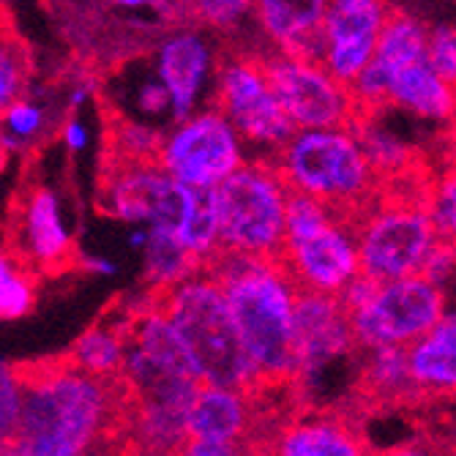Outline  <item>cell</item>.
Masks as SVG:
<instances>
[{"label":"cell","mask_w":456,"mask_h":456,"mask_svg":"<svg viewBox=\"0 0 456 456\" xmlns=\"http://www.w3.org/2000/svg\"><path fill=\"white\" fill-rule=\"evenodd\" d=\"M353 126H355V132H358V137H361L371 164H375V170L380 175L383 173H391V175L394 173H404L410 167V151L404 148V142L396 134H391L388 129L378 126V123H369V120L361 123L358 115L353 120Z\"/></svg>","instance_id":"cell-27"},{"label":"cell","mask_w":456,"mask_h":456,"mask_svg":"<svg viewBox=\"0 0 456 456\" xmlns=\"http://www.w3.org/2000/svg\"><path fill=\"white\" fill-rule=\"evenodd\" d=\"M4 123H6V134H4V151L9 153L12 148H22L25 142H33L41 129H45V110L28 99H17L4 107Z\"/></svg>","instance_id":"cell-29"},{"label":"cell","mask_w":456,"mask_h":456,"mask_svg":"<svg viewBox=\"0 0 456 456\" xmlns=\"http://www.w3.org/2000/svg\"><path fill=\"white\" fill-rule=\"evenodd\" d=\"M427 50H429V28L412 14L391 12L380 33L375 58H371V63L350 86L358 102V110L371 112V110L388 107V77L407 63L424 61Z\"/></svg>","instance_id":"cell-17"},{"label":"cell","mask_w":456,"mask_h":456,"mask_svg":"<svg viewBox=\"0 0 456 456\" xmlns=\"http://www.w3.org/2000/svg\"><path fill=\"white\" fill-rule=\"evenodd\" d=\"M427 58L440 77H445L451 86H456V28L453 25L429 28Z\"/></svg>","instance_id":"cell-33"},{"label":"cell","mask_w":456,"mask_h":456,"mask_svg":"<svg viewBox=\"0 0 456 456\" xmlns=\"http://www.w3.org/2000/svg\"><path fill=\"white\" fill-rule=\"evenodd\" d=\"M181 453H189V456H232V453H243V448L230 445V443H216V440H189Z\"/></svg>","instance_id":"cell-37"},{"label":"cell","mask_w":456,"mask_h":456,"mask_svg":"<svg viewBox=\"0 0 456 456\" xmlns=\"http://www.w3.org/2000/svg\"><path fill=\"white\" fill-rule=\"evenodd\" d=\"M159 304L178 328L205 386L260 388L257 369L246 353L230 298L208 268L197 271L167 293H159Z\"/></svg>","instance_id":"cell-4"},{"label":"cell","mask_w":456,"mask_h":456,"mask_svg":"<svg viewBox=\"0 0 456 456\" xmlns=\"http://www.w3.org/2000/svg\"><path fill=\"white\" fill-rule=\"evenodd\" d=\"M153 71L170 91L173 123H178L202 110L205 91L216 86L219 61L200 30H178L159 45Z\"/></svg>","instance_id":"cell-15"},{"label":"cell","mask_w":456,"mask_h":456,"mask_svg":"<svg viewBox=\"0 0 456 456\" xmlns=\"http://www.w3.org/2000/svg\"><path fill=\"white\" fill-rule=\"evenodd\" d=\"M443 287L424 273L380 281L371 298L350 312L361 350L410 347L445 317Z\"/></svg>","instance_id":"cell-11"},{"label":"cell","mask_w":456,"mask_h":456,"mask_svg":"<svg viewBox=\"0 0 456 456\" xmlns=\"http://www.w3.org/2000/svg\"><path fill=\"white\" fill-rule=\"evenodd\" d=\"M296 345H298V371L296 383H314L330 366L347 358L355 347V330L350 312L339 296L304 289L296 304Z\"/></svg>","instance_id":"cell-13"},{"label":"cell","mask_w":456,"mask_h":456,"mask_svg":"<svg viewBox=\"0 0 456 456\" xmlns=\"http://www.w3.org/2000/svg\"><path fill=\"white\" fill-rule=\"evenodd\" d=\"M61 140H63V145H66L71 153H79V151H86V148H88L91 134H88V126H86V123H82L79 118H71V120L63 123Z\"/></svg>","instance_id":"cell-38"},{"label":"cell","mask_w":456,"mask_h":456,"mask_svg":"<svg viewBox=\"0 0 456 456\" xmlns=\"http://www.w3.org/2000/svg\"><path fill=\"white\" fill-rule=\"evenodd\" d=\"M151 4L153 0H115V6H120V9H145Z\"/></svg>","instance_id":"cell-43"},{"label":"cell","mask_w":456,"mask_h":456,"mask_svg":"<svg viewBox=\"0 0 456 456\" xmlns=\"http://www.w3.org/2000/svg\"><path fill=\"white\" fill-rule=\"evenodd\" d=\"M445 161L456 170V118L448 123V140H445Z\"/></svg>","instance_id":"cell-40"},{"label":"cell","mask_w":456,"mask_h":456,"mask_svg":"<svg viewBox=\"0 0 456 456\" xmlns=\"http://www.w3.org/2000/svg\"><path fill=\"white\" fill-rule=\"evenodd\" d=\"M281 263L298 287L339 296L361 273L355 216L306 191L289 189Z\"/></svg>","instance_id":"cell-6"},{"label":"cell","mask_w":456,"mask_h":456,"mask_svg":"<svg viewBox=\"0 0 456 456\" xmlns=\"http://www.w3.org/2000/svg\"><path fill=\"white\" fill-rule=\"evenodd\" d=\"M36 306V281L30 268L12 252L4 255L0 263V317L6 322L22 320Z\"/></svg>","instance_id":"cell-26"},{"label":"cell","mask_w":456,"mask_h":456,"mask_svg":"<svg viewBox=\"0 0 456 456\" xmlns=\"http://www.w3.org/2000/svg\"><path fill=\"white\" fill-rule=\"evenodd\" d=\"M164 134L151 129L148 123H123L120 132L115 134L118 142V159H132V161H148L159 156Z\"/></svg>","instance_id":"cell-32"},{"label":"cell","mask_w":456,"mask_h":456,"mask_svg":"<svg viewBox=\"0 0 456 456\" xmlns=\"http://www.w3.org/2000/svg\"><path fill=\"white\" fill-rule=\"evenodd\" d=\"M412 378L424 394H456V312L445 314L429 334L407 347Z\"/></svg>","instance_id":"cell-21"},{"label":"cell","mask_w":456,"mask_h":456,"mask_svg":"<svg viewBox=\"0 0 456 456\" xmlns=\"http://www.w3.org/2000/svg\"><path fill=\"white\" fill-rule=\"evenodd\" d=\"M4 74H0V104H12L22 96L25 86V66H22V53L14 50L12 45L4 47V63H0Z\"/></svg>","instance_id":"cell-35"},{"label":"cell","mask_w":456,"mask_h":456,"mask_svg":"<svg viewBox=\"0 0 456 456\" xmlns=\"http://www.w3.org/2000/svg\"><path fill=\"white\" fill-rule=\"evenodd\" d=\"M214 104L232 120L246 148L257 159H276L298 129L279 104L260 58L224 55L219 61Z\"/></svg>","instance_id":"cell-9"},{"label":"cell","mask_w":456,"mask_h":456,"mask_svg":"<svg viewBox=\"0 0 456 456\" xmlns=\"http://www.w3.org/2000/svg\"><path fill=\"white\" fill-rule=\"evenodd\" d=\"M129 325H132V312H123L118 320L102 317L71 345L66 358L74 366L91 371V375L118 378L123 369V358H126Z\"/></svg>","instance_id":"cell-23"},{"label":"cell","mask_w":456,"mask_h":456,"mask_svg":"<svg viewBox=\"0 0 456 456\" xmlns=\"http://www.w3.org/2000/svg\"><path fill=\"white\" fill-rule=\"evenodd\" d=\"M99 211L126 224L175 232L205 268L222 252L214 189L173 178L156 159H115L102 178Z\"/></svg>","instance_id":"cell-3"},{"label":"cell","mask_w":456,"mask_h":456,"mask_svg":"<svg viewBox=\"0 0 456 456\" xmlns=\"http://www.w3.org/2000/svg\"><path fill=\"white\" fill-rule=\"evenodd\" d=\"M191 6L202 25L219 33H235L255 17L257 0H191Z\"/></svg>","instance_id":"cell-28"},{"label":"cell","mask_w":456,"mask_h":456,"mask_svg":"<svg viewBox=\"0 0 456 456\" xmlns=\"http://www.w3.org/2000/svg\"><path fill=\"white\" fill-rule=\"evenodd\" d=\"M214 197L224 252L281 257L289 186L271 159H246Z\"/></svg>","instance_id":"cell-7"},{"label":"cell","mask_w":456,"mask_h":456,"mask_svg":"<svg viewBox=\"0 0 456 456\" xmlns=\"http://www.w3.org/2000/svg\"><path fill=\"white\" fill-rule=\"evenodd\" d=\"M388 104L419 120L451 123L456 118V86L440 77L429 58H424L388 77Z\"/></svg>","instance_id":"cell-19"},{"label":"cell","mask_w":456,"mask_h":456,"mask_svg":"<svg viewBox=\"0 0 456 456\" xmlns=\"http://www.w3.org/2000/svg\"><path fill=\"white\" fill-rule=\"evenodd\" d=\"M25 404L6 453L79 456L126 421V386L74 366L69 358L22 369Z\"/></svg>","instance_id":"cell-1"},{"label":"cell","mask_w":456,"mask_h":456,"mask_svg":"<svg viewBox=\"0 0 456 456\" xmlns=\"http://www.w3.org/2000/svg\"><path fill=\"white\" fill-rule=\"evenodd\" d=\"M363 386L386 402H404L410 396L424 394L421 386L416 383V378H412L407 347H371V350H366Z\"/></svg>","instance_id":"cell-25"},{"label":"cell","mask_w":456,"mask_h":456,"mask_svg":"<svg viewBox=\"0 0 456 456\" xmlns=\"http://www.w3.org/2000/svg\"><path fill=\"white\" fill-rule=\"evenodd\" d=\"M273 164L289 189L306 191L355 219L375 200L380 181L353 123L298 129L276 153Z\"/></svg>","instance_id":"cell-5"},{"label":"cell","mask_w":456,"mask_h":456,"mask_svg":"<svg viewBox=\"0 0 456 456\" xmlns=\"http://www.w3.org/2000/svg\"><path fill=\"white\" fill-rule=\"evenodd\" d=\"M22 404H25V375L22 369H12L6 363L4 375H0V437H4V443L12 440L20 424Z\"/></svg>","instance_id":"cell-31"},{"label":"cell","mask_w":456,"mask_h":456,"mask_svg":"<svg viewBox=\"0 0 456 456\" xmlns=\"http://www.w3.org/2000/svg\"><path fill=\"white\" fill-rule=\"evenodd\" d=\"M388 17L386 0H328L322 66L345 86H353L375 58Z\"/></svg>","instance_id":"cell-14"},{"label":"cell","mask_w":456,"mask_h":456,"mask_svg":"<svg viewBox=\"0 0 456 456\" xmlns=\"http://www.w3.org/2000/svg\"><path fill=\"white\" fill-rule=\"evenodd\" d=\"M208 271L222 281L260 386L296 383V304L301 287L281 257L222 252Z\"/></svg>","instance_id":"cell-2"},{"label":"cell","mask_w":456,"mask_h":456,"mask_svg":"<svg viewBox=\"0 0 456 456\" xmlns=\"http://www.w3.org/2000/svg\"><path fill=\"white\" fill-rule=\"evenodd\" d=\"M361 246V273L375 281H394L421 273L440 232L421 200L371 202L355 219Z\"/></svg>","instance_id":"cell-8"},{"label":"cell","mask_w":456,"mask_h":456,"mask_svg":"<svg viewBox=\"0 0 456 456\" xmlns=\"http://www.w3.org/2000/svg\"><path fill=\"white\" fill-rule=\"evenodd\" d=\"M328 0H257L255 22L279 53L322 63Z\"/></svg>","instance_id":"cell-18"},{"label":"cell","mask_w":456,"mask_h":456,"mask_svg":"<svg viewBox=\"0 0 456 456\" xmlns=\"http://www.w3.org/2000/svg\"><path fill=\"white\" fill-rule=\"evenodd\" d=\"M30 271L58 273L71 263L74 243L61 216V202L50 189L33 186L17 202L14 246L9 248Z\"/></svg>","instance_id":"cell-16"},{"label":"cell","mask_w":456,"mask_h":456,"mask_svg":"<svg viewBox=\"0 0 456 456\" xmlns=\"http://www.w3.org/2000/svg\"><path fill=\"white\" fill-rule=\"evenodd\" d=\"M148 235H151V230L145 227V224H134L132 230H129V246L132 248H140V252H142V248H145V243H148Z\"/></svg>","instance_id":"cell-41"},{"label":"cell","mask_w":456,"mask_h":456,"mask_svg":"<svg viewBox=\"0 0 456 456\" xmlns=\"http://www.w3.org/2000/svg\"><path fill=\"white\" fill-rule=\"evenodd\" d=\"M88 96H91V86H77V88L71 91V96H69V107H71V110H79L82 104L88 102Z\"/></svg>","instance_id":"cell-42"},{"label":"cell","mask_w":456,"mask_h":456,"mask_svg":"<svg viewBox=\"0 0 456 456\" xmlns=\"http://www.w3.org/2000/svg\"><path fill=\"white\" fill-rule=\"evenodd\" d=\"M248 394L252 391L202 386L189 412V440H216L240 445L248 429H252V402H248Z\"/></svg>","instance_id":"cell-20"},{"label":"cell","mask_w":456,"mask_h":456,"mask_svg":"<svg viewBox=\"0 0 456 456\" xmlns=\"http://www.w3.org/2000/svg\"><path fill=\"white\" fill-rule=\"evenodd\" d=\"M260 61L279 104L284 107L296 129L350 126L361 112L353 88L337 79L320 61L279 50L263 55Z\"/></svg>","instance_id":"cell-12"},{"label":"cell","mask_w":456,"mask_h":456,"mask_svg":"<svg viewBox=\"0 0 456 456\" xmlns=\"http://www.w3.org/2000/svg\"><path fill=\"white\" fill-rule=\"evenodd\" d=\"M273 451L281 456H355L363 453L366 445L350 424L320 416L281 429Z\"/></svg>","instance_id":"cell-22"},{"label":"cell","mask_w":456,"mask_h":456,"mask_svg":"<svg viewBox=\"0 0 456 456\" xmlns=\"http://www.w3.org/2000/svg\"><path fill=\"white\" fill-rule=\"evenodd\" d=\"M429 214L437 224V232L456 243V170L448 167L427 194Z\"/></svg>","instance_id":"cell-30"},{"label":"cell","mask_w":456,"mask_h":456,"mask_svg":"<svg viewBox=\"0 0 456 456\" xmlns=\"http://www.w3.org/2000/svg\"><path fill=\"white\" fill-rule=\"evenodd\" d=\"M137 102V112L145 118H170L173 120V102H170V91L167 86L159 79V74L153 71V79H145L142 86L134 94Z\"/></svg>","instance_id":"cell-34"},{"label":"cell","mask_w":456,"mask_h":456,"mask_svg":"<svg viewBox=\"0 0 456 456\" xmlns=\"http://www.w3.org/2000/svg\"><path fill=\"white\" fill-rule=\"evenodd\" d=\"M82 268L102 273V276H115L118 273V265L112 260H104V257H86V260H82Z\"/></svg>","instance_id":"cell-39"},{"label":"cell","mask_w":456,"mask_h":456,"mask_svg":"<svg viewBox=\"0 0 456 456\" xmlns=\"http://www.w3.org/2000/svg\"><path fill=\"white\" fill-rule=\"evenodd\" d=\"M246 159L248 148L243 137L216 104L173 123L156 156L173 178L197 189H216Z\"/></svg>","instance_id":"cell-10"},{"label":"cell","mask_w":456,"mask_h":456,"mask_svg":"<svg viewBox=\"0 0 456 456\" xmlns=\"http://www.w3.org/2000/svg\"><path fill=\"white\" fill-rule=\"evenodd\" d=\"M148 243L142 248V263H145V281L153 289V296L167 293L175 284L186 281L197 271H202V260L191 252V248L170 230H156L148 227Z\"/></svg>","instance_id":"cell-24"},{"label":"cell","mask_w":456,"mask_h":456,"mask_svg":"<svg viewBox=\"0 0 456 456\" xmlns=\"http://www.w3.org/2000/svg\"><path fill=\"white\" fill-rule=\"evenodd\" d=\"M421 273H424L427 279H432L435 284L445 287V284L451 281V276L456 273V243L440 235L437 243L432 246V252H429V257H427Z\"/></svg>","instance_id":"cell-36"}]
</instances>
